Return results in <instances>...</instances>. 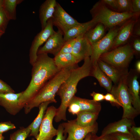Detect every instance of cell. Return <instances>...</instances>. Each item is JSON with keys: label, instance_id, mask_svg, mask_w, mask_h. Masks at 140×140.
Wrapping results in <instances>:
<instances>
[{"label": "cell", "instance_id": "30", "mask_svg": "<svg viewBox=\"0 0 140 140\" xmlns=\"http://www.w3.org/2000/svg\"><path fill=\"white\" fill-rule=\"evenodd\" d=\"M128 43L132 47L134 55H139L140 53V37L132 36Z\"/></svg>", "mask_w": 140, "mask_h": 140}, {"label": "cell", "instance_id": "17", "mask_svg": "<svg viewBox=\"0 0 140 140\" xmlns=\"http://www.w3.org/2000/svg\"><path fill=\"white\" fill-rule=\"evenodd\" d=\"M135 125L134 120L126 118H122L117 121L108 125L102 130L100 136H103L116 132L131 134L129 128Z\"/></svg>", "mask_w": 140, "mask_h": 140}, {"label": "cell", "instance_id": "18", "mask_svg": "<svg viewBox=\"0 0 140 140\" xmlns=\"http://www.w3.org/2000/svg\"><path fill=\"white\" fill-rule=\"evenodd\" d=\"M97 64L101 70L115 85L118 83L121 79L128 74L127 68L121 69L116 67L99 59Z\"/></svg>", "mask_w": 140, "mask_h": 140}, {"label": "cell", "instance_id": "11", "mask_svg": "<svg viewBox=\"0 0 140 140\" xmlns=\"http://www.w3.org/2000/svg\"><path fill=\"white\" fill-rule=\"evenodd\" d=\"M52 18L47 22L46 27L35 37L32 42L29 51V62L32 65L37 57V52L40 47L46 42L55 31L53 28Z\"/></svg>", "mask_w": 140, "mask_h": 140}, {"label": "cell", "instance_id": "34", "mask_svg": "<svg viewBox=\"0 0 140 140\" xmlns=\"http://www.w3.org/2000/svg\"><path fill=\"white\" fill-rule=\"evenodd\" d=\"M16 128L14 124L10 121L0 122V136L5 132Z\"/></svg>", "mask_w": 140, "mask_h": 140}, {"label": "cell", "instance_id": "37", "mask_svg": "<svg viewBox=\"0 0 140 140\" xmlns=\"http://www.w3.org/2000/svg\"><path fill=\"white\" fill-rule=\"evenodd\" d=\"M107 7H109L111 10L118 12V5L117 0H102Z\"/></svg>", "mask_w": 140, "mask_h": 140}, {"label": "cell", "instance_id": "16", "mask_svg": "<svg viewBox=\"0 0 140 140\" xmlns=\"http://www.w3.org/2000/svg\"><path fill=\"white\" fill-rule=\"evenodd\" d=\"M72 54L78 62L90 57L91 54V45L84 34L76 38Z\"/></svg>", "mask_w": 140, "mask_h": 140}, {"label": "cell", "instance_id": "23", "mask_svg": "<svg viewBox=\"0 0 140 140\" xmlns=\"http://www.w3.org/2000/svg\"><path fill=\"white\" fill-rule=\"evenodd\" d=\"M99 113L86 111H81L75 119L76 124L82 127L92 126L96 122Z\"/></svg>", "mask_w": 140, "mask_h": 140}, {"label": "cell", "instance_id": "22", "mask_svg": "<svg viewBox=\"0 0 140 140\" xmlns=\"http://www.w3.org/2000/svg\"><path fill=\"white\" fill-rule=\"evenodd\" d=\"M71 101L76 102L78 104L81 111L100 113L101 109V103L93 100L82 98L75 95Z\"/></svg>", "mask_w": 140, "mask_h": 140}, {"label": "cell", "instance_id": "36", "mask_svg": "<svg viewBox=\"0 0 140 140\" xmlns=\"http://www.w3.org/2000/svg\"><path fill=\"white\" fill-rule=\"evenodd\" d=\"M15 93L14 90L6 83L0 79V93Z\"/></svg>", "mask_w": 140, "mask_h": 140}, {"label": "cell", "instance_id": "35", "mask_svg": "<svg viewBox=\"0 0 140 140\" xmlns=\"http://www.w3.org/2000/svg\"><path fill=\"white\" fill-rule=\"evenodd\" d=\"M69 112L73 115H77L81 109L78 104L76 102L71 101L68 107Z\"/></svg>", "mask_w": 140, "mask_h": 140}, {"label": "cell", "instance_id": "2", "mask_svg": "<svg viewBox=\"0 0 140 140\" xmlns=\"http://www.w3.org/2000/svg\"><path fill=\"white\" fill-rule=\"evenodd\" d=\"M83 64L71 70L68 78L62 83L56 95L61 100L59 107L57 108V114L64 117L66 116V111L71 100L77 91V87L79 82L82 79L91 76L93 65L90 57L84 60Z\"/></svg>", "mask_w": 140, "mask_h": 140}, {"label": "cell", "instance_id": "38", "mask_svg": "<svg viewBox=\"0 0 140 140\" xmlns=\"http://www.w3.org/2000/svg\"><path fill=\"white\" fill-rule=\"evenodd\" d=\"M131 134L138 140H140V127L133 126L129 128Z\"/></svg>", "mask_w": 140, "mask_h": 140}, {"label": "cell", "instance_id": "51", "mask_svg": "<svg viewBox=\"0 0 140 140\" xmlns=\"http://www.w3.org/2000/svg\"><path fill=\"white\" fill-rule=\"evenodd\" d=\"M9 140H10L9 139Z\"/></svg>", "mask_w": 140, "mask_h": 140}, {"label": "cell", "instance_id": "10", "mask_svg": "<svg viewBox=\"0 0 140 140\" xmlns=\"http://www.w3.org/2000/svg\"><path fill=\"white\" fill-rule=\"evenodd\" d=\"M57 109L53 106L47 109L39 128L37 140H52L57 135V129L53 125V121L56 115Z\"/></svg>", "mask_w": 140, "mask_h": 140}, {"label": "cell", "instance_id": "33", "mask_svg": "<svg viewBox=\"0 0 140 140\" xmlns=\"http://www.w3.org/2000/svg\"><path fill=\"white\" fill-rule=\"evenodd\" d=\"M9 21L2 8L0 10V30L5 32Z\"/></svg>", "mask_w": 140, "mask_h": 140}, {"label": "cell", "instance_id": "50", "mask_svg": "<svg viewBox=\"0 0 140 140\" xmlns=\"http://www.w3.org/2000/svg\"><path fill=\"white\" fill-rule=\"evenodd\" d=\"M31 140H35V139H34V138H32V139H31Z\"/></svg>", "mask_w": 140, "mask_h": 140}, {"label": "cell", "instance_id": "13", "mask_svg": "<svg viewBox=\"0 0 140 140\" xmlns=\"http://www.w3.org/2000/svg\"><path fill=\"white\" fill-rule=\"evenodd\" d=\"M66 42L64 38L63 33L58 29L49 37L44 45L39 48L37 55L51 54L55 56L60 52Z\"/></svg>", "mask_w": 140, "mask_h": 140}, {"label": "cell", "instance_id": "27", "mask_svg": "<svg viewBox=\"0 0 140 140\" xmlns=\"http://www.w3.org/2000/svg\"><path fill=\"white\" fill-rule=\"evenodd\" d=\"M23 1L22 0H3V9L9 20H16V6Z\"/></svg>", "mask_w": 140, "mask_h": 140}, {"label": "cell", "instance_id": "31", "mask_svg": "<svg viewBox=\"0 0 140 140\" xmlns=\"http://www.w3.org/2000/svg\"><path fill=\"white\" fill-rule=\"evenodd\" d=\"M114 140H138L131 134L116 132L109 134Z\"/></svg>", "mask_w": 140, "mask_h": 140}, {"label": "cell", "instance_id": "32", "mask_svg": "<svg viewBox=\"0 0 140 140\" xmlns=\"http://www.w3.org/2000/svg\"><path fill=\"white\" fill-rule=\"evenodd\" d=\"M76 38L66 41L59 53H72Z\"/></svg>", "mask_w": 140, "mask_h": 140}, {"label": "cell", "instance_id": "9", "mask_svg": "<svg viewBox=\"0 0 140 140\" xmlns=\"http://www.w3.org/2000/svg\"><path fill=\"white\" fill-rule=\"evenodd\" d=\"M52 19L53 25L60 30L64 35L69 30L80 23L69 15L58 2Z\"/></svg>", "mask_w": 140, "mask_h": 140}, {"label": "cell", "instance_id": "43", "mask_svg": "<svg viewBox=\"0 0 140 140\" xmlns=\"http://www.w3.org/2000/svg\"><path fill=\"white\" fill-rule=\"evenodd\" d=\"M95 101L99 102L104 100V95L103 94L93 92L90 94Z\"/></svg>", "mask_w": 140, "mask_h": 140}, {"label": "cell", "instance_id": "44", "mask_svg": "<svg viewBox=\"0 0 140 140\" xmlns=\"http://www.w3.org/2000/svg\"><path fill=\"white\" fill-rule=\"evenodd\" d=\"M139 20V19L135 25L132 36L138 37L140 36V25Z\"/></svg>", "mask_w": 140, "mask_h": 140}, {"label": "cell", "instance_id": "48", "mask_svg": "<svg viewBox=\"0 0 140 140\" xmlns=\"http://www.w3.org/2000/svg\"><path fill=\"white\" fill-rule=\"evenodd\" d=\"M4 137L2 135L0 136V140H4Z\"/></svg>", "mask_w": 140, "mask_h": 140}, {"label": "cell", "instance_id": "29", "mask_svg": "<svg viewBox=\"0 0 140 140\" xmlns=\"http://www.w3.org/2000/svg\"><path fill=\"white\" fill-rule=\"evenodd\" d=\"M118 12L133 13L132 8L131 0H117Z\"/></svg>", "mask_w": 140, "mask_h": 140}, {"label": "cell", "instance_id": "25", "mask_svg": "<svg viewBox=\"0 0 140 140\" xmlns=\"http://www.w3.org/2000/svg\"><path fill=\"white\" fill-rule=\"evenodd\" d=\"M106 29L103 24L98 23L94 27L86 32L84 35L92 44L99 41L105 36Z\"/></svg>", "mask_w": 140, "mask_h": 140}, {"label": "cell", "instance_id": "15", "mask_svg": "<svg viewBox=\"0 0 140 140\" xmlns=\"http://www.w3.org/2000/svg\"><path fill=\"white\" fill-rule=\"evenodd\" d=\"M137 72H130L127 76V83L134 108L140 113V87Z\"/></svg>", "mask_w": 140, "mask_h": 140}, {"label": "cell", "instance_id": "21", "mask_svg": "<svg viewBox=\"0 0 140 140\" xmlns=\"http://www.w3.org/2000/svg\"><path fill=\"white\" fill-rule=\"evenodd\" d=\"M53 59L55 64L59 71L78 66L79 62L72 53H59L54 56Z\"/></svg>", "mask_w": 140, "mask_h": 140}, {"label": "cell", "instance_id": "14", "mask_svg": "<svg viewBox=\"0 0 140 140\" xmlns=\"http://www.w3.org/2000/svg\"><path fill=\"white\" fill-rule=\"evenodd\" d=\"M22 92L17 93H0V105L10 114L15 115L24 108L20 102Z\"/></svg>", "mask_w": 140, "mask_h": 140}, {"label": "cell", "instance_id": "28", "mask_svg": "<svg viewBox=\"0 0 140 140\" xmlns=\"http://www.w3.org/2000/svg\"><path fill=\"white\" fill-rule=\"evenodd\" d=\"M31 129L30 124L26 128L22 127L11 134L10 140H25L30 134Z\"/></svg>", "mask_w": 140, "mask_h": 140}, {"label": "cell", "instance_id": "46", "mask_svg": "<svg viewBox=\"0 0 140 140\" xmlns=\"http://www.w3.org/2000/svg\"><path fill=\"white\" fill-rule=\"evenodd\" d=\"M92 133H90L86 136L83 140H90Z\"/></svg>", "mask_w": 140, "mask_h": 140}, {"label": "cell", "instance_id": "8", "mask_svg": "<svg viewBox=\"0 0 140 140\" xmlns=\"http://www.w3.org/2000/svg\"><path fill=\"white\" fill-rule=\"evenodd\" d=\"M62 124L64 128V135L66 137L65 140H83L90 133H96L98 130V124L87 127H82L76 124L75 119L68 120Z\"/></svg>", "mask_w": 140, "mask_h": 140}, {"label": "cell", "instance_id": "26", "mask_svg": "<svg viewBox=\"0 0 140 140\" xmlns=\"http://www.w3.org/2000/svg\"><path fill=\"white\" fill-rule=\"evenodd\" d=\"M91 76L96 79L100 86L110 93L113 86L112 81L101 70L97 64L93 66Z\"/></svg>", "mask_w": 140, "mask_h": 140}, {"label": "cell", "instance_id": "40", "mask_svg": "<svg viewBox=\"0 0 140 140\" xmlns=\"http://www.w3.org/2000/svg\"><path fill=\"white\" fill-rule=\"evenodd\" d=\"M57 130V137L54 140H65L66 137L64 135V128L62 124L59 125Z\"/></svg>", "mask_w": 140, "mask_h": 140}, {"label": "cell", "instance_id": "12", "mask_svg": "<svg viewBox=\"0 0 140 140\" xmlns=\"http://www.w3.org/2000/svg\"><path fill=\"white\" fill-rule=\"evenodd\" d=\"M139 14L133 17L120 26L111 50L129 42L132 36L135 25L139 19Z\"/></svg>", "mask_w": 140, "mask_h": 140}, {"label": "cell", "instance_id": "39", "mask_svg": "<svg viewBox=\"0 0 140 140\" xmlns=\"http://www.w3.org/2000/svg\"><path fill=\"white\" fill-rule=\"evenodd\" d=\"M104 100L109 102L112 104L121 107V105L115 97L113 95L110 93H108L104 95Z\"/></svg>", "mask_w": 140, "mask_h": 140}, {"label": "cell", "instance_id": "19", "mask_svg": "<svg viewBox=\"0 0 140 140\" xmlns=\"http://www.w3.org/2000/svg\"><path fill=\"white\" fill-rule=\"evenodd\" d=\"M57 2L56 0H46L41 5L39 10V17L41 30L45 28L47 21L52 18Z\"/></svg>", "mask_w": 140, "mask_h": 140}, {"label": "cell", "instance_id": "47", "mask_svg": "<svg viewBox=\"0 0 140 140\" xmlns=\"http://www.w3.org/2000/svg\"><path fill=\"white\" fill-rule=\"evenodd\" d=\"M3 0H0V10L3 8Z\"/></svg>", "mask_w": 140, "mask_h": 140}, {"label": "cell", "instance_id": "41", "mask_svg": "<svg viewBox=\"0 0 140 140\" xmlns=\"http://www.w3.org/2000/svg\"><path fill=\"white\" fill-rule=\"evenodd\" d=\"M96 133H92L90 140H114L110 135L98 136Z\"/></svg>", "mask_w": 140, "mask_h": 140}, {"label": "cell", "instance_id": "4", "mask_svg": "<svg viewBox=\"0 0 140 140\" xmlns=\"http://www.w3.org/2000/svg\"><path fill=\"white\" fill-rule=\"evenodd\" d=\"M92 19L103 24L109 30L120 26L125 22L140 13H120L113 11L107 7L102 0L96 3L90 10Z\"/></svg>", "mask_w": 140, "mask_h": 140}, {"label": "cell", "instance_id": "3", "mask_svg": "<svg viewBox=\"0 0 140 140\" xmlns=\"http://www.w3.org/2000/svg\"><path fill=\"white\" fill-rule=\"evenodd\" d=\"M74 67L65 68L59 71L48 80L34 97L24 106L26 114L29 113L34 108L38 107L42 103L46 101L56 103L55 96L62 83L69 76Z\"/></svg>", "mask_w": 140, "mask_h": 140}, {"label": "cell", "instance_id": "5", "mask_svg": "<svg viewBox=\"0 0 140 140\" xmlns=\"http://www.w3.org/2000/svg\"><path fill=\"white\" fill-rule=\"evenodd\" d=\"M128 75L121 79L117 84L113 86L109 93L113 95L123 108L122 118L134 120L140 113L134 108L132 105L131 98L127 83Z\"/></svg>", "mask_w": 140, "mask_h": 140}, {"label": "cell", "instance_id": "6", "mask_svg": "<svg viewBox=\"0 0 140 140\" xmlns=\"http://www.w3.org/2000/svg\"><path fill=\"white\" fill-rule=\"evenodd\" d=\"M134 55L132 47L128 43L103 54L99 59L116 67L125 69Z\"/></svg>", "mask_w": 140, "mask_h": 140}, {"label": "cell", "instance_id": "7", "mask_svg": "<svg viewBox=\"0 0 140 140\" xmlns=\"http://www.w3.org/2000/svg\"><path fill=\"white\" fill-rule=\"evenodd\" d=\"M120 26L109 30L108 32L101 39L91 45V54L90 57L93 66L97 64L100 56L111 50L114 40Z\"/></svg>", "mask_w": 140, "mask_h": 140}, {"label": "cell", "instance_id": "1", "mask_svg": "<svg viewBox=\"0 0 140 140\" xmlns=\"http://www.w3.org/2000/svg\"><path fill=\"white\" fill-rule=\"evenodd\" d=\"M32 66L31 81L26 89L22 92L20 98V103L24 107L59 71L55 64L53 58L47 54L37 55Z\"/></svg>", "mask_w": 140, "mask_h": 140}, {"label": "cell", "instance_id": "24", "mask_svg": "<svg viewBox=\"0 0 140 140\" xmlns=\"http://www.w3.org/2000/svg\"><path fill=\"white\" fill-rule=\"evenodd\" d=\"M52 102L46 101L41 103L38 107L39 111L36 118L30 124L31 130L30 136H33L36 139L39 132V128L44 115L48 105Z\"/></svg>", "mask_w": 140, "mask_h": 140}, {"label": "cell", "instance_id": "45", "mask_svg": "<svg viewBox=\"0 0 140 140\" xmlns=\"http://www.w3.org/2000/svg\"><path fill=\"white\" fill-rule=\"evenodd\" d=\"M136 71L138 73L140 72V61H138L136 65Z\"/></svg>", "mask_w": 140, "mask_h": 140}, {"label": "cell", "instance_id": "20", "mask_svg": "<svg viewBox=\"0 0 140 140\" xmlns=\"http://www.w3.org/2000/svg\"><path fill=\"white\" fill-rule=\"evenodd\" d=\"M95 19H92L88 22L80 23L71 29L64 35L65 41H67L84 34L86 32L94 27L97 23Z\"/></svg>", "mask_w": 140, "mask_h": 140}, {"label": "cell", "instance_id": "49", "mask_svg": "<svg viewBox=\"0 0 140 140\" xmlns=\"http://www.w3.org/2000/svg\"><path fill=\"white\" fill-rule=\"evenodd\" d=\"M5 32L0 30V37Z\"/></svg>", "mask_w": 140, "mask_h": 140}, {"label": "cell", "instance_id": "42", "mask_svg": "<svg viewBox=\"0 0 140 140\" xmlns=\"http://www.w3.org/2000/svg\"><path fill=\"white\" fill-rule=\"evenodd\" d=\"M132 8L133 13H140V0H132Z\"/></svg>", "mask_w": 140, "mask_h": 140}]
</instances>
